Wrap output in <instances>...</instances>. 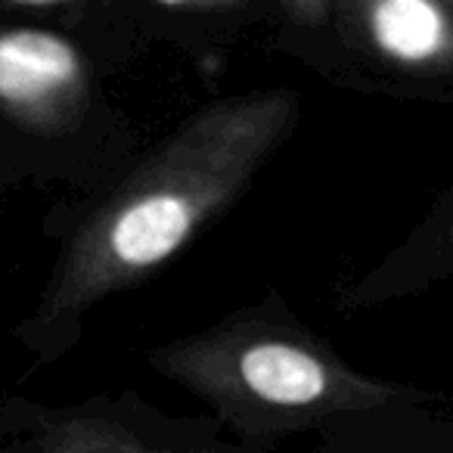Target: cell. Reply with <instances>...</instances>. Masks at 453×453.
Listing matches in <instances>:
<instances>
[{"mask_svg": "<svg viewBox=\"0 0 453 453\" xmlns=\"http://www.w3.org/2000/svg\"><path fill=\"white\" fill-rule=\"evenodd\" d=\"M298 112L296 90H255L187 119L72 234L19 339L65 351L84 314L171 261L249 187Z\"/></svg>", "mask_w": 453, "mask_h": 453, "instance_id": "1", "label": "cell"}, {"mask_svg": "<svg viewBox=\"0 0 453 453\" xmlns=\"http://www.w3.org/2000/svg\"><path fill=\"white\" fill-rule=\"evenodd\" d=\"M152 364L246 434L317 426L410 397L401 385L351 370L302 329L261 320L165 345Z\"/></svg>", "mask_w": 453, "mask_h": 453, "instance_id": "2", "label": "cell"}, {"mask_svg": "<svg viewBox=\"0 0 453 453\" xmlns=\"http://www.w3.org/2000/svg\"><path fill=\"white\" fill-rule=\"evenodd\" d=\"M90 96L84 53L63 32L28 22L0 26V112L32 134H63Z\"/></svg>", "mask_w": 453, "mask_h": 453, "instance_id": "3", "label": "cell"}, {"mask_svg": "<svg viewBox=\"0 0 453 453\" xmlns=\"http://www.w3.org/2000/svg\"><path fill=\"white\" fill-rule=\"evenodd\" d=\"M342 16L382 63L413 75L453 72V0L348 4Z\"/></svg>", "mask_w": 453, "mask_h": 453, "instance_id": "4", "label": "cell"}, {"mask_svg": "<svg viewBox=\"0 0 453 453\" xmlns=\"http://www.w3.org/2000/svg\"><path fill=\"white\" fill-rule=\"evenodd\" d=\"M41 453H156L127 432L94 419H65L50 426Z\"/></svg>", "mask_w": 453, "mask_h": 453, "instance_id": "5", "label": "cell"}, {"mask_svg": "<svg viewBox=\"0 0 453 453\" xmlns=\"http://www.w3.org/2000/svg\"><path fill=\"white\" fill-rule=\"evenodd\" d=\"M438 271H453V214L444 220L438 240Z\"/></svg>", "mask_w": 453, "mask_h": 453, "instance_id": "6", "label": "cell"}]
</instances>
